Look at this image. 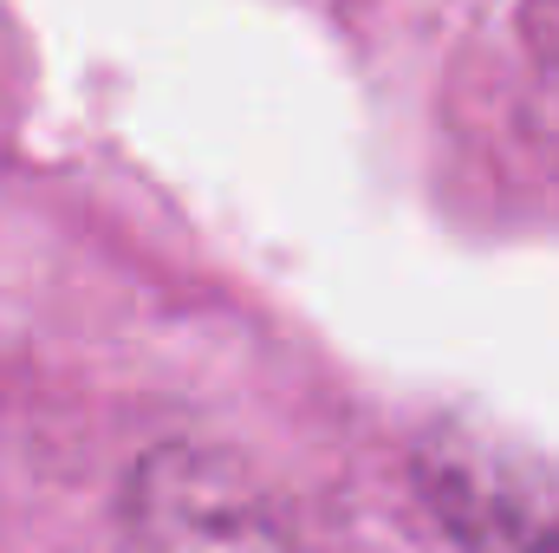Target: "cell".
<instances>
[{"label":"cell","mask_w":559,"mask_h":553,"mask_svg":"<svg viewBox=\"0 0 559 553\" xmlns=\"http://www.w3.org/2000/svg\"><path fill=\"white\" fill-rule=\"evenodd\" d=\"M131 534L143 553H280L261 495L235 462L156 449L131 482Z\"/></svg>","instance_id":"2"},{"label":"cell","mask_w":559,"mask_h":553,"mask_svg":"<svg viewBox=\"0 0 559 553\" xmlns=\"http://www.w3.org/2000/svg\"><path fill=\"white\" fill-rule=\"evenodd\" d=\"M417 482L429 515L468 553H559V449L449 416L423 436Z\"/></svg>","instance_id":"1"}]
</instances>
